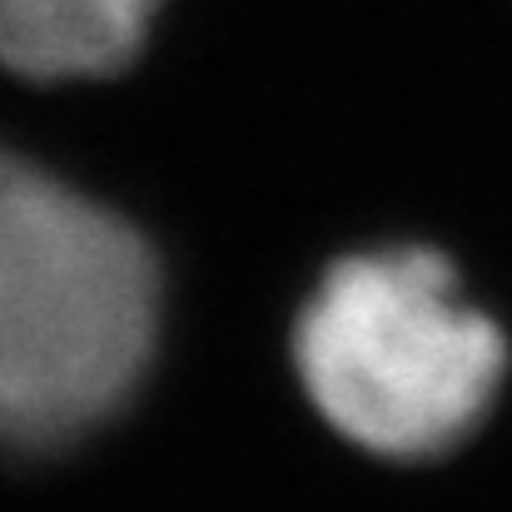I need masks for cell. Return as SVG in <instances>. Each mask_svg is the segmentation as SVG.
Masks as SVG:
<instances>
[{
    "label": "cell",
    "instance_id": "obj_2",
    "mask_svg": "<svg viewBox=\"0 0 512 512\" xmlns=\"http://www.w3.org/2000/svg\"><path fill=\"white\" fill-rule=\"evenodd\" d=\"M314 408L378 458H433L463 443L498 398L508 343L458 294L433 249L353 254L324 274L294 329Z\"/></svg>",
    "mask_w": 512,
    "mask_h": 512
},
{
    "label": "cell",
    "instance_id": "obj_1",
    "mask_svg": "<svg viewBox=\"0 0 512 512\" xmlns=\"http://www.w3.org/2000/svg\"><path fill=\"white\" fill-rule=\"evenodd\" d=\"M160 334L145 234L0 145V448L55 453L110 423Z\"/></svg>",
    "mask_w": 512,
    "mask_h": 512
},
{
    "label": "cell",
    "instance_id": "obj_3",
    "mask_svg": "<svg viewBox=\"0 0 512 512\" xmlns=\"http://www.w3.org/2000/svg\"><path fill=\"white\" fill-rule=\"evenodd\" d=\"M160 0H0V65L20 80H105L125 70Z\"/></svg>",
    "mask_w": 512,
    "mask_h": 512
}]
</instances>
